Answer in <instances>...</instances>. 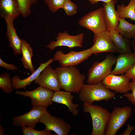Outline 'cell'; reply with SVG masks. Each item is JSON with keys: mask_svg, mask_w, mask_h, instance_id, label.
<instances>
[{"mask_svg": "<svg viewBox=\"0 0 135 135\" xmlns=\"http://www.w3.org/2000/svg\"><path fill=\"white\" fill-rule=\"evenodd\" d=\"M61 89L79 94L84 84V74L75 66L58 67L55 69Z\"/></svg>", "mask_w": 135, "mask_h": 135, "instance_id": "1", "label": "cell"}, {"mask_svg": "<svg viewBox=\"0 0 135 135\" xmlns=\"http://www.w3.org/2000/svg\"><path fill=\"white\" fill-rule=\"evenodd\" d=\"M83 111L88 113L91 118L92 129L91 135H104L110 113L106 109L87 102L83 104Z\"/></svg>", "mask_w": 135, "mask_h": 135, "instance_id": "2", "label": "cell"}, {"mask_svg": "<svg viewBox=\"0 0 135 135\" xmlns=\"http://www.w3.org/2000/svg\"><path fill=\"white\" fill-rule=\"evenodd\" d=\"M79 94L81 102L91 104L96 101H108L115 96V93L106 88L102 82L96 84H84Z\"/></svg>", "mask_w": 135, "mask_h": 135, "instance_id": "3", "label": "cell"}, {"mask_svg": "<svg viewBox=\"0 0 135 135\" xmlns=\"http://www.w3.org/2000/svg\"><path fill=\"white\" fill-rule=\"evenodd\" d=\"M116 58L114 55L108 54L103 60L94 62L88 70L87 84H96L101 82L111 74L112 67L116 62Z\"/></svg>", "mask_w": 135, "mask_h": 135, "instance_id": "4", "label": "cell"}, {"mask_svg": "<svg viewBox=\"0 0 135 135\" xmlns=\"http://www.w3.org/2000/svg\"><path fill=\"white\" fill-rule=\"evenodd\" d=\"M132 113L131 108L128 106L114 108L110 113L105 135H116L130 117Z\"/></svg>", "mask_w": 135, "mask_h": 135, "instance_id": "5", "label": "cell"}, {"mask_svg": "<svg viewBox=\"0 0 135 135\" xmlns=\"http://www.w3.org/2000/svg\"><path fill=\"white\" fill-rule=\"evenodd\" d=\"M78 24L80 26L90 30L94 34L107 30L103 8L87 14L80 19Z\"/></svg>", "mask_w": 135, "mask_h": 135, "instance_id": "6", "label": "cell"}, {"mask_svg": "<svg viewBox=\"0 0 135 135\" xmlns=\"http://www.w3.org/2000/svg\"><path fill=\"white\" fill-rule=\"evenodd\" d=\"M54 92L50 90L40 86L32 91H17L15 93L30 98L32 106H41L47 108L52 104V99Z\"/></svg>", "mask_w": 135, "mask_h": 135, "instance_id": "7", "label": "cell"}, {"mask_svg": "<svg viewBox=\"0 0 135 135\" xmlns=\"http://www.w3.org/2000/svg\"><path fill=\"white\" fill-rule=\"evenodd\" d=\"M90 48L76 52L71 50L65 54L61 50L56 51L53 58L54 61H58L61 66H75L88 58L92 54Z\"/></svg>", "mask_w": 135, "mask_h": 135, "instance_id": "8", "label": "cell"}, {"mask_svg": "<svg viewBox=\"0 0 135 135\" xmlns=\"http://www.w3.org/2000/svg\"><path fill=\"white\" fill-rule=\"evenodd\" d=\"M41 106H33L29 111L22 115L14 116L12 124L16 127L26 126L34 128L47 110Z\"/></svg>", "mask_w": 135, "mask_h": 135, "instance_id": "9", "label": "cell"}, {"mask_svg": "<svg viewBox=\"0 0 135 135\" xmlns=\"http://www.w3.org/2000/svg\"><path fill=\"white\" fill-rule=\"evenodd\" d=\"M84 33L82 32L76 35L69 34L66 31L59 32L56 37V40L51 41L46 46L50 50H54L58 46H66L70 48L82 46Z\"/></svg>", "mask_w": 135, "mask_h": 135, "instance_id": "10", "label": "cell"}, {"mask_svg": "<svg viewBox=\"0 0 135 135\" xmlns=\"http://www.w3.org/2000/svg\"><path fill=\"white\" fill-rule=\"evenodd\" d=\"M94 34V44L90 48L92 54L96 55L102 52H117L109 31L107 30Z\"/></svg>", "mask_w": 135, "mask_h": 135, "instance_id": "11", "label": "cell"}, {"mask_svg": "<svg viewBox=\"0 0 135 135\" xmlns=\"http://www.w3.org/2000/svg\"><path fill=\"white\" fill-rule=\"evenodd\" d=\"M40 122L44 124L45 129L53 131L58 135H68L71 128V126L62 118L52 116L47 110Z\"/></svg>", "mask_w": 135, "mask_h": 135, "instance_id": "12", "label": "cell"}, {"mask_svg": "<svg viewBox=\"0 0 135 135\" xmlns=\"http://www.w3.org/2000/svg\"><path fill=\"white\" fill-rule=\"evenodd\" d=\"M34 82L54 92L61 89L56 71L50 64L44 68Z\"/></svg>", "mask_w": 135, "mask_h": 135, "instance_id": "13", "label": "cell"}, {"mask_svg": "<svg viewBox=\"0 0 135 135\" xmlns=\"http://www.w3.org/2000/svg\"><path fill=\"white\" fill-rule=\"evenodd\" d=\"M130 80L125 74L118 76L110 74L101 82L107 89L116 93L124 94L130 90Z\"/></svg>", "mask_w": 135, "mask_h": 135, "instance_id": "14", "label": "cell"}, {"mask_svg": "<svg viewBox=\"0 0 135 135\" xmlns=\"http://www.w3.org/2000/svg\"><path fill=\"white\" fill-rule=\"evenodd\" d=\"M54 61L52 58L44 63L41 62L38 67L31 75L25 79H20V76L18 75L13 76L11 80L14 89L24 88L25 90L26 86L30 85L36 78L44 68Z\"/></svg>", "mask_w": 135, "mask_h": 135, "instance_id": "15", "label": "cell"}, {"mask_svg": "<svg viewBox=\"0 0 135 135\" xmlns=\"http://www.w3.org/2000/svg\"><path fill=\"white\" fill-rule=\"evenodd\" d=\"M74 98V96L72 94L71 92L60 90L54 92L52 100L53 102L66 106L70 112L75 116L78 114L77 109L80 105L73 102Z\"/></svg>", "mask_w": 135, "mask_h": 135, "instance_id": "16", "label": "cell"}, {"mask_svg": "<svg viewBox=\"0 0 135 135\" xmlns=\"http://www.w3.org/2000/svg\"><path fill=\"white\" fill-rule=\"evenodd\" d=\"M117 0H112L108 3L103 2L104 18L107 30L115 29L119 22L118 15L115 8Z\"/></svg>", "mask_w": 135, "mask_h": 135, "instance_id": "17", "label": "cell"}, {"mask_svg": "<svg viewBox=\"0 0 135 135\" xmlns=\"http://www.w3.org/2000/svg\"><path fill=\"white\" fill-rule=\"evenodd\" d=\"M116 65L111 74L119 75L125 73L135 64V53L120 54L116 58Z\"/></svg>", "mask_w": 135, "mask_h": 135, "instance_id": "18", "label": "cell"}, {"mask_svg": "<svg viewBox=\"0 0 135 135\" xmlns=\"http://www.w3.org/2000/svg\"><path fill=\"white\" fill-rule=\"evenodd\" d=\"M4 19L6 24V36L10 43L9 46L12 48L15 55L21 54V39L18 36L14 28V20L10 17H6Z\"/></svg>", "mask_w": 135, "mask_h": 135, "instance_id": "19", "label": "cell"}, {"mask_svg": "<svg viewBox=\"0 0 135 135\" xmlns=\"http://www.w3.org/2000/svg\"><path fill=\"white\" fill-rule=\"evenodd\" d=\"M0 16L4 19L10 17L14 20L21 14L17 0H0Z\"/></svg>", "mask_w": 135, "mask_h": 135, "instance_id": "20", "label": "cell"}, {"mask_svg": "<svg viewBox=\"0 0 135 135\" xmlns=\"http://www.w3.org/2000/svg\"><path fill=\"white\" fill-rule=\"evenodd\" d=\"M109 34L116 46L117 52L120 54L132 52L131 40L120 34L115 29L109 31Z\"/></svg>", "mask_w": 135, "mask_h": 135, "instance_id": "21", "label": "cell"}, {"mask_svg": "<svg viewBox=\"0 0 135 135\" xmlns=\"http://www.w3.org/2000/svg\"><path fill=\"white\" fill-rule=\"evenodd\" d=\"M21 51L22 56L20 60L24 67L33 73L35 70L32 62L33 50L30 44L24 39H21Z\"/></svg>", "mask_w": 135, "mask_h": 135, "instance_id": "22", "label": "cell"}, {"mask_svg": "<svg viewBox=\"0 0 135 135\" xmlns=\"http://www.w3.org/2000/svg\"><path fill=\"white\" fill-rule=\"evenodd\" d=\"M115 30L127 38H135V24L129 22L125 18H120L118 24Z\"/></svg>", "mask_w": 135, "mask_h": 135, "instance_id": "23", "label": "cell"}, {"mask_svg": "<svg viewBox=\"0 0 135 135\" xmlns=\"http://www.w3.org/2000/svg\"><path fill=\"white\" fill-rule=\"evenodd\" d=\"M116 11L119 18H128L135 21V0H130L128 4L118 5Z\"/></svg>", "mask_w": 135, "mask_h": 135, "instance_id": "24", "label": "cell"}, {"mask_svg": "<svg viewBox=\"0 0 135 135\" xmlns=\"http://www.w3.org/2000/svg\"><path fill=\"white\" fill-rule=\"evenodd\" d=\"M20 10L22 17L26 18L31 13L32 6L36 4L37 0H17Z\"/></svg>", "mask_w": 135, "mask_h": 135, "instance_id": "25", "label": "cell"}, {"mask_svg": "<svg viewBox=\"0 0 135 135\" xmlns=\"http://www.w3.org/2000/svg\"><path fill=\"white\" fill-rule=\"evenodd\" d=\"M0 88L6 94H10L13 91L12 81L8 73L4 72L0 75Z\"/></svg>", "mask_w": 135, "mask_h": 135, "instance_id": "26", "label": "cell"}, {"mask_svg": "<svg viewBox=\"0 0 135 135\" xmlns=\"http://www.w3.org/2000/svg\"><path fill=\"white\" fill-rule=\"evenodd\" d=\"M23 135H53L51 131L45 129L41 131L35 130L34 128L26 126L21 127Z\"/></svg>", "mask_w": 135, "mask_h": 135, "instance_id": "27", "label": "cell"}, {"mask_svg": "<svg viewBox=\"0 0 135 135\" xmlns=\"http://www.w3.org/2000/svg\"><path fill=\"white\" fill-rule=\"evenodd\" d=\"M72 0H44L50 10L56 12L62 8L64 4L67 1Z\"/></svg>", "mask_w": 135, "mask_h": 135, "instance_id": "28", "label": "cell"}, {"mask_svg": "<svg viewBox=\"0 0 135 135\" xmlns=\"http://www.w3.org/2000/svg\"><path fill=\"white\" fill-rule=\"evenodd\" d=\"M64 10L66 14L68 16H72L75 14L77 12L78 8L77 5L69 0L66 2L62 6V8Z\"/></svg>", "mask_w": 135, "mask_h": 135, "instance_id": "29", "label": "cell"}, {"mask_svg": "<svg viewBox=\"0 0 135 135\" xmlns=\"http://www.w3.org/2000/svg\"><path fill=\"white\" fill-rule=\"evenodd\" d=\"M130 90L132 91L131 93L128 92L124 94L122 96L126 97L135 106V78L132 79L130 82Z\"/></svg>", "mask_w": 135, "mask_h": 135, "instance_id": "30", "label": "cell"}, {"mask_svg": "<svg viewBox=\"0 0 135 135\" xmlns=\"http://www.w3.org/2000/svg\"><path fill=\"white\" fill-rule=\"evenodd\" d=\"M0 66L4 68L7 70L14 71L17 70V68L13 64H10L6 63L0 58Z\"/></svg>", "mask_w": 135, "mask_h": 135, "instance_id": "31", "label": "cell"}, {"mask_svg": "<svg viewBox=\"0 0 135 135\" xmlns=\"http://www.w3.org/2000/svg\"><path fill=\"white\" fill-rule=\"evenodd\" d=\"M130 79L135 78V64L124 74Z\"/></svg>", "mask_w": 135, "mask_h": 135, "instance_id": "32", "label": "cell"}, {"mask_svg": "<svg viewBox=\"0 0 135 135\" xmlns=\"http://www.w3.org/2000/svg\"><path fill=\"white\" fill-rule=\"evenodd\" d=\"M135 128V127L131 126L129 124H127L126 129L120 134L121 135H130L132 132Z\"/></svg>", "mask_w": 135, "mask_h": 135, "instance_id": "33", "label": "cell"}, {"mask_svg": "<svg viewBox=\"0 0 135 135\" xmlns=\"http://www.w3.org/2000/svg\"><path fill=\"white\" fill-rule=\"evenodd\" d=\"M91 4H97L99 2H102L104 3H108L111 2L112 0H87Z\"/></svg>", "mask_w": 135, "mask_h": 135, "instance_id": "34", "label": "cell"}, {"mask_svg": "<svg viewBox=\"0 0 135 135\" xmlns=\"http://www.w3.org/2000/svg\"><path fill=\"white\" fill-rule=\"evenodd\" d=\"M131 47L133 52L135 53V38L131 40Z\"/></svg>", "mask_w": 135, "mask_h": 135, "instance_id": "35", "label": "cell"}]
</instances>
